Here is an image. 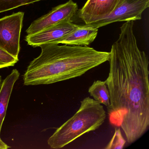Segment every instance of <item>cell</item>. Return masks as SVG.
I'll return each mask as SVG.
<instances>
[{"mask_svg": "<svg viewBox=\"0 0 149 149\" xmlns=\"http://www.w3.org/2000/svg\"><path fill=\"white\" fill-rule=\"evenodd\" d=\"M149 7V0H125L109 16L86 25L98 29L114 22L141 19L142 13Z\"/></svg>", "mask_w": 149, "mask_h": 149, "instance_id": "cell-5", "label": "cell"}, {"mask_svg": "<svg viewBox=\"0 0 149 149\" xmlns=\"http://www.w3.org/2000/svg\"><path fill=\"white\" fill-rule=\"evenodd\" d=\"M103 106L94 99L85 97L76 113L57 129L49 138L48 144L52 149H60L90 132L98 129L106 118Z\"/></svg>", "mask_w": 149, "mask_h": 149, "instance_id": "cell-3", "label": "cell"}, {"mask_svg": "<svg viewBox=\"0 0 149 149\" xmlns=\"http://www.w3.org/2000/svg\"><path fill=\"white\" fill-rule=\"evenodd\" d=\"M77 10V3L70 0L55 7L48 13L33 22L26 32L27 35L33 34L61 22L72 21Z\"/></svg>", "mask_w": 149, "mask_h": 149, "instance_id": "cell-6", "label": "cell"}, {"mask_svg": "<svg viewBox=\"0 0 149 149\" xmlns=\"http://www.w3.org/2000/svg\"><path fill=\"white\" fill-rule=\"evenodd\" d=\"M43 0H0V13Z\"/></svg>", "mask_w": 149, "mask_h": 149, "instance_id": "cell-12", "label": "cell"}, {"mask_svg": "<svg viewBox=\"0 0 149 149\" xmlns=\"http://www.w3.org/2000/svg\"><path fill=\"white\" fill-rule=\"evenodd\" d=\"M125 0H88L79 10L78 17L85 24L109 16Z\"/></svg>", "mask_w": 149, "mask_h": 149, "instance_id": "cell-7", "label": "cell"}, {"mask_svg": "<svg viewBox=\"0 0 149 149\" xmlns=\"http://www.w3.org/2000/svg\"><path fill=\"white\" fill-rule=\"evenodd\" d=\"M24 13H14L0 19V48L16 59L20 50V38Z\"/></svg>", "mask_w": 149, "mask_h": 149, "instance_id": "cell-4", "label": "cell"}, {"mask_svg": "<svg viewBox=\"0 0 149 149\" xmlns=\"http://www.w3.org/2000/svg\"><path fill=\"white\" fill-rule=\"evenodd\" d=\"M133 25L134 21H129L120 28L109 52L105 81L110 95V123L121 128L129 144L139 139L149 127V59L138 47Z\"/></svg>", "mask_w": 149, "mask_h": 149, "instance_id": "cell-1", "label": "cell"}, {"mask_svg": "<svg viewBox=\"0 0 149 149\" xmlns=\"http://www.w3.org/2000/svg\"><path fill=\"white\" fill-rule=\"evenodd\" d=\"M77 26L73 23V21L61 22L38 33L27 35L25 41L28 45L33 47H40L46 43H55L74 30Z\"/></svg>", "mask_w": 149, "mask_h": 149, "instance_id": "cell-8", "label": "cell"}, {"mask_svg": "<svg viewBox=\"0 0 149 149\" xmlns=\"http://www.w3.org/2000/svg\"><path fill=\"white\" fill-rule=\"evenodd\" d=\"M88 92L94 100L104 104L107 108L109 106V92L105 81H95L89 88Z\"/></svg>", "mask_w": 149, "mask_h": 149, "instance_id": "cell-11", "label": "cell"}, {"mask_svg": "<svg viewBox=\"0 0 149 149\" xmlns=\"http://www.w3.org/2000/svg\"><path fill=\"white\" fill-rule=\"evenodd\" d=\"M98 29L85 24L77 25L73 31L56 42V44L71 46H88L95 40L97 36Z\"/></svg>", "mask_w": 149, "mask_h": 149, "instance_id": "cell-9", "label": "cell"}, {"mask_svg": "<svg viewBox=\"0 0 149 149\" xmlns=\"http://www.w3.org/2000/svg\"><path fill=\"white\" fill-rule=\"evenodd\" d=\"M16 59L5 50L0 48V69L13 67L19 61Z\"/></svg>", "mask_w": 149, "mask_h": 149, "instance_id": "cell-14", "label": "cell"}, {"mask_svg": "<svg viewBox=\"0 0 149 149\" xmlns=\"http://www.w3.org/2000/svg\"><path fill=\"white\" fill-rule=\"evenodd\" d=\"M19 76V72L17 69L13 70L2 81L0 88V134L14 85Z\"/></svg>", "mask_w": 149, "mask_h": 149, "instance_id": "cell-10", "label": "cell"}, {"mask_svg": "<svg viewBox=\"0 0 149 149\" xmlns=\"http://www.w3.org/2000/svg\"><path fill=\"white\" fill-rule=\"evenodd\" d=\"M2 77H1V76H0V88H1V84H2Z\"/></svg>", "mask_w": 149, "mask_h": 149, "instance_id": "cell-16", "label": "cell"}, {"mask_svg": "<svg viewBox=\"0 0 149 149\" xmlns=\"http://www.w3.org/2000/svg\"><path fill=\"white\" fill-rule=\"evenodd\" d=\"M10 147L8 145L1 139L0 136V149H7Z\"/></svg>", "mask_w": 149, "mask_h": 149, "instance_id": "cell-15", "label": "cell"}, {"mask_svg": "<svg viewBox=\"0 0 149 149\" xmlns=\"http://www.w3.org/2000/svg\"><path fill=\"white\" fill-rule=\"evenodd\" d=\"M40 47V54L31 62L23 75L24 85L51 84L76 78L108 61L109 57V52L88 46L49 43Z\"/></svg>", "mask_w": 149, "mask_h": 149, "instance_id": "cell-2", "label": "cell"}, {"mask_svg": "<svg viewBox=\"0 0 149 149\" xmlns=\"http://www.w3.org/2000/svg\"><path fill=\"white\" fill-rule=\"evenodd\" d=\"M126 143L121 133L120 128H116L112 138L107 145L104 147L105 149H122Z\"/></svg>", "mask_w": 149, "mask_h": 149, "instance_id": "cell-13", "label": "cell"}]
</instances>
